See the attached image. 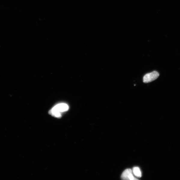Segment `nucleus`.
I'll list each match as a JSON object with an SVG mask.
<instances>
[{"instance_id": "obj_1", "label": "nucleus", "mask_w": 180, "mask_h": 180, "mask_svg": "<svg viewBox=\"0 0 180 180\" xmlns=\"http://www.w3.org/2000/svg\"><path fill=\"white\" fill-rule=\"evenodd\" d=\"M69 107L66 103H60L53 107L49 111V114L53 116L59 118L62 117V113L68 110Z\"/></svg>"}, {"instance_id": "obj_2", "label": "nucleus", "mask_w": 180, "mask_h": 180, "mask_svg": "<svg viewBox=\"0 0 180 180\" xmlns=\"http://www.w3.org/2000/svg\"><path fill=\"white\" fill-rule=\"evenodd\" d=\"M159 74L157 71H154L146 74L143 78V82L148 83L156 80L159 77Z\"/></svg>"}, {"instance_id": "obj_3", "label": "nucleus", "mask_w": 180, "mask_h": 180, "mask_svg": "<svg viewBox=\"0 0 180 180\" xmlns=\"http://www.w3.org/2000/svg\"><path fill=\"white\" fill-rule=\"evenodd\" d=\"M121 178L124 180H138L133 176V171L130 169H127L125 170L122 173Z\"/></svg>"}, {"instance_id": "obj_4", "label": "nucleus", "mask_w": 180, "mask_h": 180, "mask_svg": "<svg viewBox=\"0 0 180 180\" xmlns=\"http://www.w3.org/2000/svg\"><path fill=\"white\" fill-rule=\"evenodd\" d=\"M133 172L136 177L141 178L142 177V172L141 170L138 167H135L133 168Z\"/></svg>"}]
</instances>
